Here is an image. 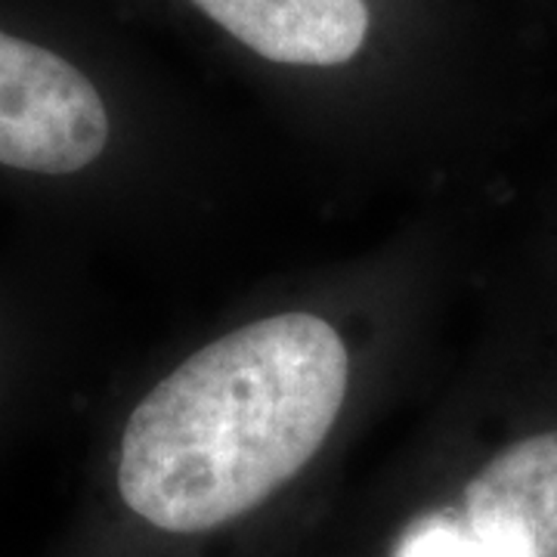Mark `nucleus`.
<instances>
[{
    "mask_svg": "<svg viewBox=\"0 0 557 557\" xmlns=\"http://www.w3.org/2000/svg\"><path fill=\"white\" fill-rule=\"evenodd\" d=\"M347 379L344 341L313 313L260 319L201 347L127 418L124 505L168 533L248 515L317 456Z\"/></svg>",
    "mask_w": 557,
    "mask_h": 557,
    "instance_id": "1",
    "label": "nucleus"
},
{
    "mask_svg": "<svg viewBox=\"0 0 557 557\" xmlns=\"http://www.w3.org/2000/svg\"><path fill=\"white\" fill-rule=\"evenodd\" d=\"M106 143L109 112L90 78L53 50L0 32V164L75 174Z\"/></svg>",
    "mask_w": 557,
    "mask_h": 557,
    "instance_id": "2",
    "label": "nucleus"
},
{
    "mask_svg": "<svg viewBox=\"0 0 557 557\" xmlns=\"http://www.w3.org/2000/svg\"><path fill=\"white\" fill-rule=\"evenodd\" d=\"M258 57L278 65H341L369 35L366 0H193Z\"/></svg>",
    "mask_w": 557,
    "mask_h": 557,
    "instance_id": "3",
    "label": "nucleus"
},
{
    "mask_svg": "<svg viewBox=\"0 0 557 557\" xmlns=\"http://www.w3.org/2000/svg\"><path fill=\"white\" fill-rule=\"evenodd\" d=\"M465 511L515 527L533 557H557V431L498 453L468 483Z\"/></svg>",
    "mask_w": 557,
    "mask_h": 557,
    "instance_id": "4",
    "label": "nucleus"
},
{
    "mask_svg": "<svg viewBox=\"0 0 557 557\" xmlns=\"http://www.w3.org/2000/svg\"><path fill=\"white\" fill-rule=\"evenodd\" d=\"M394 557H533L515 527L471 518L461 511H434L418 518L394 548Z\"/></svg>",
    "mask_w": 557,
    "mask_h": 557,
    "instance_id": "5",
    "label": "nucleus"
}]
</instances>
